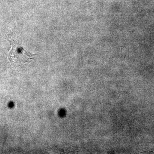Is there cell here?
<instances>
[{
  "instance_id": "6da1fadb",
  "label": "cell",
  "mask_w": 154,
  "mask_h": 154,
  "mask_svg": "<svg viewBox=\"0 0 154 154\" xmlns=\"http://www.w3.org/2000/svg\"><path fill=\"white\" fill-rule=\"evenodd\" d=\"M10 42L11 47L9 52V58L14 65L27 64L34 59L35 54L27 52L14 40H10Z\"/></svg>"
}]
</instances>
